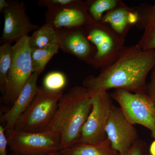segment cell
Segmentation results:
<instances>
[{
	"label": "cell",
	"instance_id": "cell-1",
	"mask_svg": "<svg viewBox=\"0 0 155 155\" xmlns=\"http://www.w3.org/2000/svg\"><path fill=\"white\" fill-rule=\"evenodd\" d=\"M155 67V50L144 51L137 44L125 47L116 61L99 75L87 76L83 86L91 94L114 88L147 93V76Z\"/></svg>",
	"mask_w": 155,
	"mask_h": 155
},
{
	"label": "cell",
	"instance_id": "cell-2",
	"mask_svg": "<svg viewBox=\"0 0 155 155\" xmlns=\"http://www.w3.org/2000/svg\"><path fill=\"white\" fill-rule=\"evenodd\" d=\"M92 107L91 96L84 86L74 87L61 97L54 116L46 130L60 135V151L78 142Z\"/></svg>",
	"mask_w": 155,
	"mask_h": 155
},
{
	"label": "cell",
	"instance_id": "cell-3",
	"mask_svg": "<svg viewBox=\"0 0 155 155\" xmlns=\"http://www.w3.org/2000/svg\"><path fill=\"white\" fill-rule=\"evenodd\" d=\"M62 91L53 92L38 87L36 96L17 120L14 129L25 132H44L58 109Z\"/></svg>",
	"mask_w": 155,
	"mask_h": 155
},
{
	"label": "cell",
	"instance_id": "cell-4",
	"mask_svg": "<svg viewBox=\"0 0 155 155\" xmlns=\"http://www.w3.org/2000/svg\"><path fill=\"white\" fill-rule=\"evenodd\" d=\"M84 27L87 38L96 49L92 66L102 69L113 64L125 48V37L110 25L93 19Z\"/></svg>",
	"mask_w": 155,
	"mask_h": 155
},
{
	"label": "cell",
	"instance_id": "cell-5",
	"mask_svg": "<svg viewBox=\"0 0 155 155\" xmlns=\"http://www.w3.org/2000/svg\"><path fill=\"white\" fill-rule=\"evenodd\" d=\"M29 36L22 38L12 46V62L7 75L2 101L6 105L15 102L33 72Z\"/></svg>",
	"mask_w": 155,
	"mask_h": 155
},
{
	"label": "cell",
	"instance_id": "cell-6",
	"mask_svg": "<svg viewBox=\"0 0 155 155\" xmlns=\"http://www.w3.org/2000/svg\"><path fill=\"white\" fill-rule=\"evenodd\" d=\"M110 96L119 104L128 122L146 127L155 139V104L147 93H134L116 89Z\"/></svg>",
	"mask_w": 155,
	"mask_h": 155
},
{
	"label": "cell",
	"instance_id": "cell-7",
	"mask_svg": "<svg viewBox=\"0 0 155 155\" xmlns=\"http://www.w3.org/2000/svg\"><path fill=\"white\" fill-rule=\"evenodd\" d=\"M5 134L11 152L24 155H43L61 150V137L54 131L32 133L14 128L6 130Z\"/></svg>",
	"mask_w": 155,
	"mask_h": 155
},
{
	"label": "cell",
	"instance_id": "cell-8",
	"mask_svg": "<svg viewBox=\"0 0 155 155\" xmlns=\"http://www.w3.org/2000/svg\"><path fill=\"white\" fill-rule=\"evenodd\" d=\"M91 95V110L82 128L78 143L96 142L107 138L105 129L113 106L112 98L107 92L97 93Z\"/></svg>",
	"mask_w": 155,
	"mask_h": 155
},
{
	"label": "cell",
	"instance_id": "cell-9",
	"mask_svg": "<svg viewBox=\"0 0 155 155\" xmlns=\"http://www.w3.org/2000/svg\"><path fill=\"white\" fill-rule=\"evenodd\" d=\"M105 131L111 146L120 155H125L138 140L137 130L127 121L120 108L113 105Z\"/></svg>",
	"mask_w": 155,
	"mask_h": 155
},
{
	"label": "cell",
	"instance_id": "cell-10",
	"mask_svg": "<svg viewBox=\"0 0 155 155\" xmlns=\"http://www.w3.org/2000/svg\"><path fill=\"white\" fill-rule=\"evenodd\" d=\"M4 25L2 39L3 43L17 41L28 34L39 28L33 24L26 13L24 3L9 1V5L4 10Z\"/></svg>",
	"mask_w": 155,
	"mask_h": 155
},
{
	"label": "cell",
	"instance_id": "cell-11",
	"mask_svg": "<svg viewBox=\"0 0 155 155\" xmlns=\"http://www.w3.org/2000/svg\"><path fill=\"white\" fill-rule=\"evenodd\" d=\"M91 1H79L73 5L61 8L48 9L46 22L56 29L81 27L93 19L88 12Z\"/></svg>",
	"mask_w": 155,
	"mask_h": 155
},
{
	"label": "cell",
	"instance_id": "cell-12",
	"mask_svg": "<svg viewBox=\"0 0 155 155\" xmlns=\"http://www.w3.org/2000/svg\"><path fill=\"white\" fill-rule=\"evenodd\" d=\"M57 30L60 49L91 65L96 49L87 38L83 27Z\"/></svg>",
	"mask_w": 155,
	"mask_h": 155
},
{
	"label": "cell",
	"instance_id": "cell-13",
	"mask_svg": "<svg viewBox=\"0 0 155 155\" xmlns=\"http://www.w3.org/2000/svg\"><path fill=\"white\" fill-rule=\"evenodd\" d=\"M40 75L38 72L32 73L12 107L1 116L5 130L14 128L17 120L33 101L38 90L37 83Z\"/></svg>",
	"mask_w": 155,
	"mask_h": 155
},
{
	"label": "cell",
	"instance_id": "cell-14",
	"mask_svg": "<svg viewBox=\"0 0 155 155\" xmlns=\"http://www.w3.org/2000/svg\"><path fill=\"white\" fill-rule=\"evenodd\" d=\"M62 155H120L111 146L107 138L94 143H78L60 151Z\"/></svg>",
	"mask_w": 155,
	"mask_h": 155
},
{
	"label": "cell",
	"instance_id": "cell-15",
	"mask_svg": "<svg viewBox=\"0 0 155 155\" xmlns=\"http://www.w3.org/2000/svg\"><path fill=\"white\" fill-rule=\"evenodd\" d=\"M139 14L138 22L141 21L143 34L137 45L144 51L155 50V1L152 5L147 6L144 12Z\"/></svg>",
	"mask_w": 155,
	"mask_h": 155
},
{
	"label": "cell",
	"instance_id": "cell-16",
	"mask_svg": "<svg viewBox=\"0 0 155 155\" xmlns=\"http://www.w3.org/2000/svg\"><path fill=\"white\" fill-rule=\"evenodd\" d=\"M132 10L121 1L116 8L103 16L101 22L109 23L116 32L125 37L132 26L128 22V15Z\"/></svg>",
	"mask_w": 155,
	"mask_h": 155
},
{
	"label": "cell",
	"instance_id": "cell-17",
	"mask_svg": "<svg viewBox=\"0 0 155 155\" xmlns=\"http://www.w3.org/2000/svg\"><path fill=\"white\" fill-rule=\"evenodd\" d=\"M29 45L31 50L41 49L54 44L59 45V35L57 29L45 23L34 31L29 36Z\"/></svg>",
	"mask_w": 155,
	"mask_h": 155
},
{
	"label": "cell",
	"instance_id": "cell-18",
	"mask_svg": "<svg viewBox=\"0 0 155 155\" xmlns=\"http://www.w3.org/2000/svg\"><path fill=\"white\" fill-rule=\"evenodd\" d=\"M59 49V45L54 44L41 49L31 50L33 72L41 74L51 58L58 52Z\"/></svg>",
	"mask_w": 155,
	"mask_h": 155
},
{
	"label": "cell",
	"instance_id": "cell-19",
	"mask_svg": "<svg viewBox=\"0 0 155 155\" xmlns=\"http://www.w3.org/2000/svg\"><path fill=\"white\" fill-rule=\"evenodd\" d=\"M12 46L11 43H3L0 46V89L2 95L5 87L7 75L12 62Z\"/></svg>",
	"mask_w": 155,
	"mask_h": 155
},
{
	"label": "cell",
	"instance_id": "cell-20",
	"mask_svg": "<svg viewBox=\"0 0 155 155\" xmlns=\"http://www.w3.org/2000/svg\"><path fill=\"white\" fill-rule=\"evenodd\" d=\"M120 2L117 0H97L91 1L88 12L93 19L97 22H101L103 14L105 11L115 9Z\"/></svg>",
	"mask_w": 155,
	"mask_h": 155
},
{
	"label": "cell",
	"instance_id": "cell-21",
	"mask_svg": "<svg viewBox=\"0 0 155 155\" xmlns=\"http://www.w3.org/2000/svg\"><path fill=\"white\" fill-rule=\"evenodd\" d=\"M67 83V77L64 73L59 71H53L45 76L43 87L49 91H62Z\"/></svg>",
	"mask_w": 155,
	"mask_h": 155
},
{
	"label": "cell",
	"instance_id": "cell-22",
	"mask_svg": "<svg viewBox=\"0 0 155 155\" xmlns=\"http://www.w3.org/2000/svg\"><path fill=\"white\" fill-rule=\"evenodd\" d=\"M79 2L77 0H41L38 5L41 7H47L48 9L66 8L75 5Z\"/></svg>",
	"mask_w": 155,
	"mask_h": 155
},
{
	"label": "cell",
	"instance_id": "cell-23",
	"mask_svg": "<svg viewBox=\"0 0 155 155\" xmlns=\"http://www.w3.org/2000/svg\"><path fill=\"white\" fill-rule=\"evenodd\" d=\"M147 94L155 104V67L152 70L149 82L147 84Z\"/></svg>",
	"mask_w": 155,
	"mask_h": 155
},
{
	"label": "cell",
	"instance_id": "cell-24",
	"mask_svg": "<svg viewBox=\"0 0 155 155\" xmlns=\"http://www.w3.org/2000/svg\"><path fill=\"white\" fill-rule=\"evenodd\" d=\"M8 142L5 134V130L3 125H0V155H8L7 148Z\"/></svg>",
	"mask_w": 155,
	"mask_h": 155
},
{
	"label": "cell",
	"instance_id": "cell-25",
	"mask_svg": "<svg viewBox=\"0 0 155 155\" xmlns=\"http://www.w3.org/2000/svg\"><path fill=\"white\" fill-rule=\"evenodd\" d=\"M143 143L138 139L125 155H143Z\"/></svg>",
	"mask_w": 155,
	"mask_h": 155
},
{
	"label": "cell",
	"instance_id": "cell-26",
	"mask_svg": "<svg viewBox=\"0 0 155 155\" xmlns=\"http://www.w3.org/2000/svg\"><path fill=\"white\" fill-rule=\"evenodd\" d=\"M9 5V1L6 0H0V12L3 13V11Z\"/></svg>",
	"mask_w": 155,
	"mask_h": 155
},
{
	"label": "cell",
	"instance_id": "cell-27",
	"mask_svg": "<svg viewBox=\"0 0 155 155\" xmlns=\"http://www.w3.org/2000/svg\"><path fill=\"white\" fill-rule=\"evenodd\" d=\"M150 153L151 155H155V139L150 146Z\"/></svg>",
	"mask_w": 155,
	"mask_h": 155
},
{
	"label": "cell",
	"instance_id": "cell-28",
	"mask_svg": "<svg viewBox=\"0 0 155 155\" xmlns=\"http://www.w3.org/2000/svg\"><path fill=\"white\" fill-rule=\"evenodd\" d=\"M9 155H24L19 154L17 153H14L11 152L9 154ZM43 155H62L61 154V152H55L51 153L48 154Z\"/></svg>",
	"mask_w": 155,
	"mask_h": 155
}]
</instances>
